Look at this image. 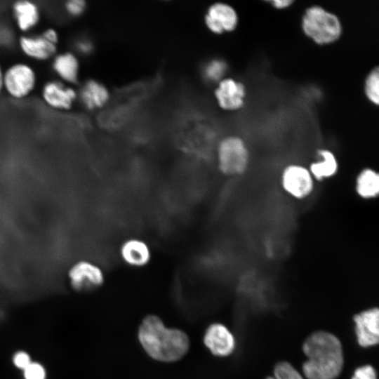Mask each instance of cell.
I'll list each match as a JSON object with an SVG mask.
<instances>
[{
	"label": "cell",
	"instance_id": "cell-25",
	"mask_svg": "<svg viewBox=\"0 0 379 379\" xmlns=\"http://www.w3.org/2000/svg\"><path fill=\"white\" fill-rule=\"evenodd\" d=\"M32 361L31 355L25 350L15 352L12 357V363L18 370L23 371Z\"/></svg>",
	"mask_w": 379,
	"mask_h": 379
},
{
	"label": "cell",
	"instance_id": "cell-8",
	"mask_svg": "<svg viewBox=\"0 0 379 379\" xmlns=\"http://www.w3.org/2000/svg\"><path fill=\"white\" fill-rule=\"evenodd\" d=\"M41 97L48 107L59 111L72 109L78 98L74 86L67 85L57 79L47 80L43 84Z\"/></svg>",
	"mask_w": 379,
	"mask_h": 379
},
{
	"label": "cell",
	"instance_id": "cell-21",
	"mask_svg": "<svg viewBox=\"0 0 379 379\" xmlns=\"http://www.w3.org/2000/svg\"><path fill=\"white\" fill-rule=\"evenodd\" d=\"M364 93L367 99L373 105L379 104V69H372L364 82Z\"/></svg>",
	"mask_w": 379,
	"mask_h": 379
},
{
	"label": "cell",
	"instance_id": "cell-7",
	"mask_svg": "<svg viewBox=\"0 0 379 379\" xmlns=\"http://www.w3.org/2000/svg\"><path fill=\"white\" fill-rule=\"evenodd\" d=\"M67 277L70 286L77 292L98 288L104 284L105 279L102 268L88 260L75 262L69 267Z\"/></svg>",
	"mask_w": 379,
	"mask_h": 379
},
{
	"label": "cell",
	"instance_id": "cell-32",
	"mask_svg": "<svg viewBox=\"0 0 379 379\" xmlns=\"http://www.w3.org/2000/svg\"><path fill=\"white\" fill-rule=\"evenodd\" d=\"M265 379H275L274 376H269L266 378Z\"/></svg>",
	"mask_w": 379,
	"mask_h": 379
},
{
	"label": "cell",
	"instance_id": "cell-26",
	"mask_svg": "<svg viewBox=\"0 0 379 379\" xmlns=\"http://www.w3.org/2000/svg\"><path fill=\"white\" fill-rule=\"evenodd\" d=\"M352 379H377V374L372 366L365 365L354 371Z\"/></svg>",
	"mask_w": 379,
	"mask_h": 379
},
{
	"label": "cell",
	"instance_id": "cell-20",
	"mask_svg": "<svg viewBox=\"0 0 379 379\" xmlns=\"http://www.w3.org/2000/svg\"><path fill=\"white\" fill-rule=\"evenodd\" d=\"M227 64L219 58L211 59L202 67L201 73L204 79L210 83H218L227 71Z\"/></svg>",
	"mask_w": 379,
	"mask_h": 379
},
{
	"label": "cell",
	"instance_id": "cell-30",
	"mask_svg": "<svg viewBox=\"0 0 379 379\" xmlns=\"http://www.w3.org/2000/svg\"><path fill=\"white\" fill-rule=\"evenodd\" d=\"M3 91H4V88H3V76H1L0 77V96H1Z\"/></svg>",
	"mask_w": 379,
	"mask_h": 379
},
{
	"label": "cell",
	"instance_id": "cell-12",
	"mask_svg": "<svg viewBox=\"0 0 379 379\" xmlns=\"http://www.w3.org/2000/svg\"><path fill=\"white\" fill-rule=\"evenodd\" d=\"M51 67L57 79L62 83L72 86L79 83L81 65L76 53L58 52L51 60Z\"/></svg>",
	"mask_w": 379,
	"mask_h": 379
},
{
	"label": "cell",
	"instance_id": "cell-14",
	"mask_svg": "<svg viewBox=\"0 0 379 379\" xmlns=\"http://www.w3.org/2000/svg\"><path fill=\"white\" fill-rule=\"evenodd\" d=\"M357 341L360 346L368 347L379 341V311L371 308L354 317Z\"/></svg>",
	"mask_w": 379,
	"mask_h": 379
},
{
	"label": "cell",
	"instance_id": "cell-22",
	"mask_svg": "<svg viewBox=\"0 0 379 379\" xmlns=\"http://www.w3.org/2000/svg\"><path fill=\"white\" fill-rule=\"evenodd\" d=\"M275 379H304L302 375L289 363H278L274 369Z\"/></svg>",
	"mask_w": 379,
	"mask_h": 379
},
{
	"label": "cell",
	"instance_id": "cell-13",
	"mask_svg": "<svg viewBox=\"0 0 379 379\" xmlns=\"http://www.w3.org/2000/svg\"><path fill=\"white\" fill-rule=\"evenodd\" d=\"M119 255L126 265L135 268L147 266L152 258L150 246L139 237H130L123 241L119 247Z\"/></svg>",
	"mask_w": 379,
	"mask_h": 379
},
{
	"label": "cell",
	"instance_id": "cell-19",
	"mask_svg": "<svg viewBox=\"0 0 379 379\" xmlns=\"http://www.w3.org/2000/svg\"><path fill=\"white\" fill-rule=\"evenodd\" d=\"M357 195L366 200L373 199L379 194V174L372 168L366 167L360 171L355 180Z\"/></svg>",
	"mask_w": 379,
	"mask_h": 379
},
{
	"label": "cell",
	"instance_id": "cell-2",
	"mask_svg": "<svg viewBox=\"0 0 379 379\" xmlns=\"http://www.w3.org/2000/svg\"><path fill=\"white\" fill-rule=\"evenodd\" d=\"M302 350L307 360L302 372L307 379H335L343 366L342 345L338 338L326 331H317L305 341Z\"/></svg>",
	"mask_w": 379,
	"mask_h": 379
},
{
	"label": "cell",
	"instance_id": "cell-16",
	"mask_svg": "<svg viewBox=\"0 0 379 379\" xmlns=\"http://www.w3.org/2000/svg\"><path fill=\"white\" fill-rule=\"evenodd\" d=\"M11 13L16 28L21 34H29L41 21V10L38 4L29 0L13 3Z\"/></svg>",
	"mask_w": 379,
	"mask_h": 379
},
{
	"label": "cell",
	"instance_id": "cell-6",
	"mask_svg": "<svg viewBox=\"0 0 379 379\" xmlns=\"http://www.w3.org/2000/svg\"><path fill=\"white\" fill-rule=\"evenodd\" d=\"M280 183L283 190L288 196L297 200H302L312 194L315 180L308 167L293 163L283 168Z\"/></svg>",
	"mask_w": 379,
	"mask_h": 379
},
{
	"label": "cell",
	"instance_id": "cell-4",
	"mask_svg": "<svg viewBox=\"0 0 379 379\" xmlns=\"http://www.w3.org/2000/svg\"><path fill=\"white\" fill-rule=\"evenodd\" d=\"M216 161L218 170L224 175H243L250 164V152L246 142L237 135L222 138L217 146Z\"/></svg>",
	"mask_w": 379,
	"mask_h": 379
},
{
	"label": "cell",
	"instance_id": "cell-18",
	"mask_svg": "<svg viewBox=\"0 0 379 379\" xmlns=\"http://www.w3.org/2000/svg\"><path fill=\"white\" fill-rule=\"evenodd\" d=\"M319 159L312 162L308 168L315 181H323L333 178L339 168L335 154L328 149L317 151Z\"/></svg>",
	"mask_w": 379,
	"mask_h": 379
},
{
	"label": "cell",
	"instance_id": "cell-5",
	"mask_svg": "<svg viewBox=\"0 0 379 379\" xmlns=\"http://www.w3.org/2000/svg\"><path fill=\"white\" fill-rule=\"evenodd\" d=\"M37 81L36 69L25 62H13L3 72L4 91L15 100L29 96L35 90Z\"/></svg>",
	"mask_w": 379,
	"mask_h": 379
},
{
	"label": "cell",
	"instance_id": "cell-31",
	"mask_svg": "<svg viewBox=\"0 0 379 379\" xmlns=\"http://www.w3.org/2000/svg\"><path fill=\"white\" fill-rule=\"evenodd\" d=\"M3 72H4V69L2 67V65H1V61H0V77L3 76Z\"/></svg>",
	"mask_w": 379,
	"mask_h": 379
},
{
	"label": "cell",
	"instance_id": "cell-24",
	"mask_svg": "<svg viewBox=\"0 0 379 379\" xmlns=\"http://www.w3.org/2000/svg\"><path fill=\"white\" fill-rule=\"evenodd\" d=\"M86 6L84 0H68L63 6L65 13L71 18L81 17L86 11Z\"/></svg>",
	"mask_w": 379,
	"mask_h": 379
},
{
	"label": "cell",
	"instance_id": "cell-3",
	"mask_svg": "<svg viewBox=\"0 0 379 379\" xmlns=\"http://www.w3.org/2000/svg\"><path fill=\"white\" fill-rule=\"evenodd\" d=\"M303 33L319 45H328L338 41L343 33L338 17L324 8L314 5L307 8L301 19Z\"/></svg>",
	"mask_w": 379,
	"mask_h": 379
},
{
	"label": "cell",
	"instance_id": "cell-23",
	"mask_svg": "<svg viewBox=\"0 0 379 379\" xmlns=\"http://www.w3.org/2000/svg\"><path fill=\"white\" fill-rule=\"evenodd\" d=\"M24 379H47V371L40 362L32 361L23 371Z\"/></svg>",
	"mask_w": 379,
	"mask_h": 379
},
{
	"label": "cell",
	"instance_id": "cell-27",
	"mask_svg": "<svg viewBox=\"0 0 379 379\" xmlns=\"http://www.w3.org/2000/svg\"><path fill=\"white\" fill-rule=\"evenodd\" d=\"M75 51L83 55H88L93 51L92 41L87 38H81L75 42Z\"/></svg>",
	"mask_w": 379,
	"mask_h": 379
},
{
	"label": "cell",
	"instance_id": "cell-10",
	"mask_svg": "<svg viewBox=\"0 0 379 379\" xmlns=\"http://www.w3.org/2000/svg\"><path fill=\"white\" fill-rule=\"evenodd\" d=\"M238 22L237 13L232 6L225 3L212 4L205 15V24L214 34L232 32L237 27Z\"/></svg>",
	"mask_w": 379,
	"mask_h": 379
},
{
	"label": "cell",
	"instance_id": "cell-1",
	"mask_svg": "<svg viewBox=\"0 0 379 379\" xmlns=\"http://www.w3.org/2000/svg\"><path fill=\"white\" fill-rule=\"evenodd\" d=\"M138 340L145 352L152 359L173 362L180 359L188 351L190 340L182 331L168 328L162 320L149 315L138 329Z\"/></svg>",
	"mask_w": 379,
	"mask_h": 379
},
{
	"label": "cell",
	"instance_id": "cell-28",
	"mask_svg": "<svg viewBox=\"0 0 379 379\" xmlns=\"http://www.w3.org/2000/svg\"><path fill=\"white\" fill-rule=\"evenodd\" d=\"M41 36L49 42L58 46L60 41V35L57 29L53 27H48L41 33Z\"/></svg>",
	"mask_w": 379,
	"mask_h": 379
},
{
	"label": "cell",
	"instance_id": "cell-15",
	"mask_svg": "<svg viewBox=\"0 0 379 379\" xmlns=\"http://www.w3.org/2000/svg\"><path fill=\"white\" fill-rule=\"evenodd\" d=\"M204 343L215 356L227 357L235 347V339L231 331L223 324H211L204 335Z\"/></svg>",
	"mask_w": 379,
	"mask_h": 379
},
{
	"label": "cell",
	"instance_id": "cell-11",
	"mask_svg": "<svg viewBox=\"0 0 379 379\" xmlns=\"http://www.w3.org/2000/svg\"><path fill=\"white\" fill-rule=\"evenodd\" d=\"M246 91L241 81L233 78H224L218 83L215 97L218 105L224 110L235 111L243 107Z\"/></svg>",
	"mask_w": 379,
	"mask_h": 379
},
{
	"label": "cell",
	"instance_id": "cell-17",
	"mask_svg": "<svg viewBox=\"0 0 379 379\" xmlns=\"http://www.w3.org/2000/svg\"><path fill=\"white\" fill-rule=\"evenodd\" d=\"M77 100L88 110L104 107L109 99V92L101 82L90 79L84 82L77 91Z\"/></svg>",
	"mask_w": 379,
	"mask_h": 379
},
{
	"label": "cell",
	"instance_id": "cell-9",
	"mask_svg": "<svg viewBox=\"0 0 379 379\" xmlns=\"http://www.w3.org/2000/svg\"><path fill=\"white\" fill-rule=\"evenodd\" d=\"M20 51L26 58L36 62L51 61L58 52V47L41 34H20L18 39Z\"/></svg>",
	"mask_w": 379,
	"mask_h": 379
},
{
	"label": "cell",
	"instance_id": "cell-29",
	"mask_svg": "<svg viewBox=\"0 0 379 379\" xmlns=\"http://www.w3.org/2000/svg\"><path fill=\"white\" fill-rule=\"evenodd\" d=\"M269 3L276 9H285L289 7L293 1L292 0H273L270 1Z\"/></svg>",
	"mask_w": 379,
	"mask_h": 379
}]
</instances>
